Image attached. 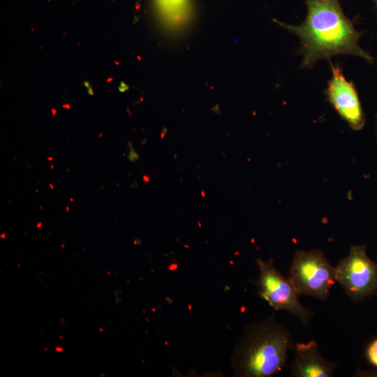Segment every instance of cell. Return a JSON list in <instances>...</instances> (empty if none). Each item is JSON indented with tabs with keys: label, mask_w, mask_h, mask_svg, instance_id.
<instances>
[{
	"label": "cell",
	"mask_w": 377,
	"mask_h": 377,
	"mask_svg": "<svg viewBox=\"0 0 377 377\" xmlns=\"http://www.w3.org/2000/svg\"><path fill=\"white\" fill-rule=\"evenodd\" d=\"M304 1L307 12L301 24L293 25L274 20L300 39L302 68H310L320 59L330 60L340 54L359 57L373 63V57L359 45L362 33L345 15L339 0Z\"/></svg>",
	"instance_id": "6da1fadb"
},
{
	"label": "cell",
	"mask_w": 377,
	"mask_h": 377,
	"mask_svg": "<svg viewBox=\"0 0 377 377\" xmlns=\"http://www.w3.org/2000/svg\"><path fill=\"white\" fill-rule=\"evenodd\" d=\"M293 344L290 330L273 316L250 325L232 356L234 374L246 377L274 376L285 367Z\"/></svg>",
	"instance_id": "7a4b0ae2"
},
{
	"label": "cell",
	"mask_w": 377,
	"mask_h": 377,
	"mask_svg": "<svg viewBox=\"0 0 377 377\" xmlns=\"http://www.w3.org/2000/svg\"><path fill=\"white\" fill-rule=\"evenodd\" d=\"M288 279L298 295L326 300L335 281L334 267L319 249L297 251Z\"/></svg>",
	"instance_id": "3957f363"
},
{
	"label": "cell",
	"mask_w": 377,
	"mask_h": 377,
	"mask_svg": "<svg viewBox=\"0 0 377 377\" xmlns=\"http://www.w3.org/2000/svg\"><path fill=\"white\" fill-rule=\"evenodd\" d=\"M335 281L353 302L377 295V263L367 253V245H354L334 267Z\"/></svg>",
	"instance_id": "277c9868"
},
{
	"label": "cell",
	"mask_w": 377,
	"mask_h": 377,
	"mask_svg": "<svg viewBox=\"0 0 377 377\" xmlns=\"http://www.w3.org/2000/svg\"><path fill=\"white\" fill-rule=\"evenodd\" d=\"M259 269L257 283L258 293L276 310H285L307 325L313 311L305 308L299 301L298 295L288 279L274 267L272 261L256 260Z\"/></svg>",
	"instance_id": "5b68a950"
},
{
	"label": "cell",
	"mask_w": 377,
	"mask_h": 377,
	"mask_svg": "<svg viewBox=\"0 0 377 377\" xmlns=\"http://www.w3.org/2000/svg\"><path fill=\"white\" fill-rule=\"evenodd\" d=\"M332 77L325 94L340 117L354 131L362 130L366 123L357 91L353 82L344 77L341 68L330 61Z\"/></svg>",
	"instance_id": "8992f818"
},
{
	"label": "cell",
	"mask_w": 377,
	"mask_h": 377,
	"mask_svg": "<svg viewBox=\"0 0 377 377\" xmlns=\"http://www.w3.org/2000/svg\"><path fill=\"white\" fill-rule=\"evenodd\" d=\"M295 357L290 364V373L295 377H330L337 367L320 354L315 340L296 343L293 349Z\"/></svg>",
	"instance_id": "52a82bcc"
},
{
	"label": "cell",
	"mask_w": 377,
	"mask_h": 377,
	"mask_svg": "<svg viewBox=\"0 0 377 377\" xmlns=\"http://www.w3.org/2000/svg\"><path fill=\"white\" fill-rule=\"evenodd\" d=\"M365 356L368 362L377 368V338L371 341L367 346Z\"/></svg>",
	"instance_id": "ba28073f"
},
{
	"label": "cell",
	"mask_w": 377,
	"mask_h": 377,
	"mask_svg": "<svg viewBox=\"0 0 377 377\" xmlns=\"http://www.w3.org/2000/svg\"><path fill=\"white\" fill-rule=\"evenodd\" d=\"M56 350L57 352H62L63 351V348H59V347H56Z\"/></svg>",
	"instance_id": "9c48e42d"
},
{
	"label": "cell",
	"mask_w": 377,
	"mask_h": 377,
	"mask_svg": "<svg viewBox=\"0 0 377 377\" xmlns=\"http://www.w3.org/2000/svg\"><path fill=\"white\" fill-rule=\"evenodd\" d=\"M376 137H377V114L376 115Z\"/></svg>",
	"instance_id": "30bf717a"
},
{
	"label": "cell",
	"mask_w": 377,
	"mask_h": 377,
	"mask_svg": "<svg viewBox=\"0 0 377 377\" xmlns=\"http://www.w3.org/2000/svg\"><path fill=\"white\" fill-rule=\"evenodd\" d=\"M41 226H42V223H41V222H39V223H38V224H37V228H40L41 227Z\"/></svg>",
	"instance_id": "8fae6325"
},
{
	"label": "cell",
	"mask_w": 377,
	"mask_h": 377,
	"mask_svg": "<svg viewBox=\"0 0 377 377\" xmlns=\"http://www.w3.org/2000/svg\"><path fill=\"white\" fill-rule=\"evenodd\" d=\"M1 237L3 238V239H5V237H6L5 233H2V234L1 235Z\"/></svg>",
	"instance_id": "7c38bea8"
},
{
	"label": "cell",
	"mask_w": 377,
	"mask_h": 377,
	"mask_svg": "<svg viewBox=\"0 0 377 377\" xmlns=\"http://www.w3.org/2000/svg\"><path fill=\"white\" fill-rule=\"evenodd\" d=\"M374 3H375L376 11H377V0H374Z\"/></svg>",
	"instance_id": "4fadbf2b"
},
{
	"label": "cell",
	"mask_w": 377,
	"mask_h": 377,
	"mask_svg": "<svg viewBox=\"0 0 377 377\" xmlns=\"http://www.w3.org/2000/svg\"><path fill=\"white\" fill-rule=\"evenodd\" d=\"M47 160L51 161L53 160V157L49 156V157H47Z\"/></svg>",
	"instance_id": "5bb4252c"
},
{
	"label": "cell",
	"mask_w": 377,
	"mask_h": 377,
	"mask_svg": "<svg viewBox=\"0 0 377 377\" xmlns=\"http://www.w3.org/2000/svg\"><path fill=\"white\" fill-rule=\"evenodd\" d=\"M49 186L50 187L51 189H54V186L52 184H50Z\"/></svg>",
	"instance_id": "9a60e30c"
},
{
	"label": "cell",
	"mask_w": 377,
	"mask_h": 377,
	"mask_svg": "<svg viewBox=\"0 0 377 377\" xmlns=\"http://www.w3.org/2000/svg\"><path fill=\"white\" fill-rule=\"evenodd\" d=\"M66 210L67 212L69 211V206L68 205H66Z\"/></svg>",
	"instance_id": "2e32d148"
},
{
	"label": "cell",
	"mask_w": 377,
	"mask_h": 377,
	"mask_svg": "<svg viewBox=\"0 0 377 377\" xmlns=\"http://www.w3.org/2000/svg\"><path fill=\"white\" fill-rule=\"evenodd\" d=\"M52 168H54V165H51V169H52Z\"/></svg>",
	"instance_id": "e0dca14e"
},
{
	"label": "cell",
	"mask_w": 377,
	"mask_h": 377,
	"mask_svg": "<svg viewBox=\"0 0 377 377\" xmlns=\"http://www.w3.org/2000/svg\"><path fill=\"white\" fill-rule=\"evenodd\" d=\"M70 200H71V202H73V198H70Z\"/></svg>",
	"instance_id": "ac0fdd59"
}]
</instances>
